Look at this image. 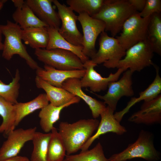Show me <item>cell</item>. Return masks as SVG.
Instances as JSON below:
<instances>
[{"label":"cell","mask_w":161,"mask_h":161,"mask_svg":"<svg viewBox=\"0 0 161 161\" xmlns=\"http://www.w3.org/2000/svg\"><path fill=\"white\" fill-rule=\"evenodd\" d=\"M58 10V14L61 22L58 31L66 41L75 46L82 47L83 36L78 29L76 21L78 16L69 7L61 4L57 0H52Z\"/></svg>","instance_id":"cell-9"},{"label":"cell","mask_w":161,"mask_h":161,"mask_svg":"<svg viewBox=\"0 0 161 161\" xmlns=\"http://www.w3.org/2000/svg\"><path fill=\"white\" fill-rule=\"evenodd\" d=\"M47 28L49 39L46 49H60L69 51L76 55L83 64L89 59L83 53V47L72 44L65 39L56 29L49 27H47Z\"/></svg>","instance_id":"cell-22"},{"label":"cell","mask_w":161,"mask_h":161,"mask_svg":"<svg viewBox=\"0 0 161 161\" xmlns=\"http://www.w3.org/2000/svg\"><path fill=\"white\" fill-rule=\"evenodd\" d=\"M80 100L79 97L75 96L71 101L64 105L56 106L49 103L41 109L38 114L41 129L45 133L51 131L54 124L59 119L62 110L72 104L79 103Z\"/></svg>","instance_id":"cell-21"},{"label":"cell","mask_w":161,"mask_h":161,"mask_svg":"<svg viewBox=\"0 0 161 161\" xmlns=\"http://www.w3.org/2000/svg\"><path fill=\"white\" fill-rule=\"evenodd\" d=\"M34 53L38 59L45 65L56 69L71 70L84 69L80 59L69 51L60 49H35Z\"/></svg>","instance_id":"cell-6"},{"label":"cell","mask_w":161,"mask_h":161,"mask_svg":"<svg viewBox=\"0 0 161 161\" xmlns=\"http://www.w3.org/2000/svg\"><path fill=\"white\" fill-rule=\"evenodd\" d=\"M35 81L37 87L46 92L50 103L56 106L64 105L71 101L75 96L62 88L52 85L36 76Z\"/></svg>","instance_id":"cell-20"},{"label":"cell","mask_w":161,"mask_h":161,"mask_svg":"<svg viewBox=\"0 0 161 161\" xmlns=\"http://www.w3.org/2000/svg\"><path fill=\"white\" fill-rule=\"evenodd\" d=\"M50 136L51 133L35 132L32 140L33 148L30 161H47L48 146Z\"/></svg>","instance_id":"cell-28"},{"label":"cell","mask_w":161,"mask_h":161,"mask_svg":"<svg viewBox=\"0 0 161 161\" xmlns=\"http://www.w3.org/2000/svg\"><path fill=\"white\" fill-rule=\"evenodd\" d=\"M29 158L25 156H17L3 161H29Z\"/></svg>","instance_id":"cell-35"},{"label":"cell","mask_w":161,"mask_h":161,"mask_svg":"<svg viewBox=\"0 0 161 161\" xmlns=\"http://www.w3.org/2000/svg\"><path fill=\"white\" fill-rule=\"evenodd\" d=\"M121 78L117 81L110 82L107 93L103 95L95 94L102 99L107 106L114 111L118 101L123 96L131 97L134 95L132 87V76L133 73L128 69L123 73Z\"/></svg>","instance_id":"cell-11"},{"label":"cell","mask_w":161,"mask_h":161,"mask_svg":"<svg viewBox=\"0 0 161 161\" xmlns=\"http://www.w3.org/2000/svg\"><path fill=\"white\" fill-rule=\"evenodd\" d=\"M49 102L46 94L42 93L30 101L18 102L14 104L16 114V126L19 124L24 117L37 110L43 108L48 104Z\"/></svg>","instance_id":"cell-24"},{"label":"cell","mask_w":161,"mask_h":161,"mask_svg":"<svg viewBox=\"0 0 161 161\" xmlns=\"http://www.w3.org/2000/svg\"><path fill=\"white\" fill-rule=\"evenodd\" d=\"M153 66L155 69L156 75L153 82L144 90L139 93L138 97H132L124 109L114 114L115 118L119 122L121 121L124 115L134 105L142 101L153 99L161 94V78L159 74V68L154 64Z\"/></svg>","instance_id":"cell-19"},{"label":"cell","mask_w":161,"mask_h":161,"mask_svg":"<svg viewBox=\"0 0 161 161\" xmlns=\"http://www.w3.org/2000/svg\"><path fill=\"white\" fill-rule=\"evenodd\" d=\"M0 31L5 37L2 55L3 58L9 61L17 54L24 59L32 69L36 70L40 67L29 55L22 43V29L17 24L7 20L6 24L0 25Z\"/></svg>","instance_id":"cell-3"},{"label":"cell","mask_w":161,"mask_h":161,"mask_svg":"<svg viewBox=\"0 0 161 161\" xmlns=\"http://www.w3.org/2000/svg\"><path fill=\"white\" fill-rule=\"evenodd\" d=\"M36 130V127L19 128L10 132L0 148V161L18 156L25 143L32 141Z\"/></svg>","instance_id":"cell-13"},{"label":"cell","mask_w":161,"mask_h":161,"mask_svg":"<svg viewBox=\"0 0 161 161\" xmlns=\"http://www.w3.org/2000/svg\"><path fill=\"white\" fill-rule=\"evenodd\" d=\"M0 115L2 122L0 125V134L7 137L16 127V112L14 104L0 96Z\"/></svg>","instance_id":"cell-26"},{"label":"cell","mask_w":161,"mask_h":161,"mask_svg":"<svg viewBox=\"0 0 161 161\" xmlns=\"http://www.w3.org/2000/svg\"><path fill=\"white\" fill-rule=\"evenodd\" d=\"M104 0H67L70 8L79 14L86 13L92 17L97 13L103 7Z\"/></svg>","instance_id":"cell-30"},{"label":"cell","mask_w":161,"mask_h":161,"mask_svg":"<svg viewBox=\"0 0 161 161\" xmlns=\"http://www.w3.org/2000/svg\"><path fill=\"white\" fill-rule=\"evenodd\" d=\"M13 19L22 29L30 27H47L25 3L21 9H16L12 14Z\"/></svg>","instance_id":"cell-25"},{"label":"cell","mask_w":161,"mask_h":161,"mask_svg":"<svg viewBox=\"0 0 161 161\" xmlns=\"http://www.w3.org/2000/svg\"><path fill=\"white\" fill-rule=\"evenodd\" d=\"M63 161H109L104 154L103 146L100 142L92 149L75 155H66Z\"/></svg>","instance_id":"cell-31"},{"label":"cell","mask_w":161,"mask_h":161,"mask_svg":"<svg viewBox=\"0 0 161 161\" xmlns=\"http://www.w3.org/2000/svg\"><path fill=\"white\" fill-rule=\"evenodd\" d=\"M129 121L149 125L161 123V94L144 101L140 109L129 118Z\"/></svg>","instance_id":"cell-14"},{"label":"cell","mask_w":161,"mask_h":161,"mask_svg":"<svg viewBox=\"0 0 161 161\" xmlns=\"http://www.w3.org/2000/svg\"><path fill=\"white\" fill-rule=\"evenodd\" d=\"M62 139L57 129L54 127L51 132L47 154V161H63L66 155Z\"/></svg>","instance_id":"cell-27"},{"label":"cell","mask_w":161,"mask_h":161,"mask_svg":"<svg viewBox=\"0 0 161 161\" xmlns=\"http://www.w3.org/2000/svg\"><path fill=\"white\" fill-rule=\"evenodd\" d=\"M21 38L24 43L35 49L47 47L49 34L47 27H30L22 30Z\"/></svg>","instance_id":"cell-23"},{"label":"cell","mask_w":161,"mask_h":161,"mask_svg":"<svg viewBox=\"0 0 161 161\" xmlns=\"http://www.w3.org/2000/svg\"><path fill=\"white\" fill-rule=\"evenodd\" d=\"M44 68L40 67L36 70V76L49 84L59 88H62L64 82L68 79L75 78L80 79L86 72L85 69L61 70L46 65H44Z\"/></svg>","instance_id":"cell-16"},{"label":"cell","mask_w":161,"mask_h":161,"mask_svg":"<svg viewBox=\"0 0 161 161\" xmlns=\"http://www.w3.org/2000/svg\"><path fill=\"white\" fill-rule=\"evenodd\" d=\"M20 78L19 70L17 69L14 77L9 84H5L0 80V96L13 104L17 103L20 87Z\"/></svg>","instance_id":"cell-32"},{"label":"cell","mask_w":161,"mask_h":161,"mask_svg":"<svg viewBox=\"0 0 161 161\" xmlns=\"http://www.w3.org/2000/svg\"><path fill=\"white\" fill-rule=\"evenodd\" d=\"M139 13L134 14L125 21L122 32L116 38L126 51L147 38L148 26L151 16L143 18L139 15Z\"/></svg>","instance_id":"cell-8"},{"label":"cell","mask_w":161,"mask_h":161,"mask_svg":"<svg viewBox=\"0 0 161 161\" xmlns=\"http://www.w3.org/2000/svg\"><path fill=\"white\" fill-rule=\"evenodd\" d=\"M147 38L154 52L161 54V16L160 13H154L150 17L148 28Z\"/></svg>","instance_id":"cell-29"},{"label":"cell","mask_w":161,"mask_h":161,"mask_svg":"<svg viewBox=\"0 0 161 161\" xmlns=\"http://www.w3.org/2000/svg\"><path fill=\"white\" fill-rule=\"evenodd\" d=\"M99 121L96 119H83L72 123L61 122L58 132L64 145L67 155L81 150L97 129Z\"/></svg>","instance_id":"cell-1"},{"label":"cell","mask_w":161,"mask_h":161,"mask_svg":"<svg viewBox=\"0 0 161 161\" xmlns=\"http://www.w3.org/2000/svg\"><path fill=\"white\" fill-rule=\"evenodd\" d=\"M161 12L160 0H146L144 8L139 14L141 17L145 18L150 16L154 13H160Z\"/></svg>","instance_id":"cell-33"},{"label":"cell","mask_w":161,"mask_h":161,"mask_svg":"<svg viewBox=\"0 0 161 161\" xmlns=\"http://www.w3.org/2000/svg\"><path fill=\"white\" fill-rule=\"evenodd\" d=\"M7 1V0H1L0 2V10L3 7L4 4ZM2 34L0 31V50H3V44L2 42Z\"/></svg>","instance_id":"cell-37"},{"label":"cell","mask_w":161,"mask_h":161,"mask_svg":"<svg viewBox=\"0 0 161 161\" xmlns=\"http://www.w3.org/2000/svg\"><path fill=\"white\" fill-rule=\"evenodd\" d=\"M14 5L16 9H21L25 3V1L23 0H12Z\"/></svg>","instance_id":"cell-36"},{"label":"cell","mask_w":161,"mask_h":161,"mask_svg":"<svg viewBox=\"0 0 161 161\" xmlns=\"http://www.w3.org/2000/svg\"><path fill=\"white\" fill-rule=\"evenodd\" d=\"M62 88L75 96L82 99L88 106L94 119L98 118L106 107L104 102L98 100L86 94L82 90L80 79L71 78L67 79L63 84Z\"/></svg>","instance_id":"cell-18"},{"label":"cell","mask_w":161,"mask_h":161,"mask_svg":"<svg viewBox=\"0 0 161 161\" xmlns=\"http://www.w3.org/2000/svg\"><path fill=\"white\" fill-rule=\"evenodd\" d=\"M36 16L48 27L58 30L61 21L52 5V0H27L25 1Z\"/></svg>","instance_id":"cell-17"},{"label":"cell","mask_w":161,"mask_h":161,"mask_svg":"<svg viewBox=\"0 0 161 161\" xmlns=\"http://www.w3.org/2000/svg\"><path fill=\"white\" fill-rule=\"evenodd\" d=\"M97 65L90 59L86 61L83 64L86 70L85 74L80 79L81 87L89 88L93 92H99L106 90L109 83L118 80L120 75L124 72L123 69L119 68L115 73H111L108 77H103L95 69Z\"/></svg>","instance_id":"cell-12"},{"label":"cell","mask_w":161,"mask_h":161,"mask_svg":"<svg viewBox=\"0 0 161 161\" xmlns=\"http://www.w3.org/2000/svg\"><path fill=\"white\" fill-rule=\"evenodd\" d=\"M135 158H141L147 161H157L160 153L155 148L152 134L141 130L136 141L129 144L122 151L112 155L109 161H126Z\"/></svg>","instance_id":"cell-4"},{"label":"cell","mask_w":161,"mask_h":161,"mask_svg":"<svg viewBox=\"0 0 161 161\" xmlns=\"http://www.w3.org/2000/svg\"><path fill=\"white\" fill-rule=\"evenodd\" d=\"M99 41V49L90 60L97 65L103 63L107 68H116L126 50L116 38L109 36L105 31L100 33Z\"/></svg>","instance_id":"cell-7"},{"label":"cell","mask_w":161,"mask_h":161,"mask_svg":"<svg viewBox=\"0 0 161 161\" xmlns=\"http://www.w3.org/2000/svg\"><path fill=\"white\" fill-rule=\"evenodd\" d=\"M114 111L108 106L101 113V120L95 133L88 140L81 149L83 151L89 149L93 142L100 136L108 132L118 135L123 134L127 131L126 128L122 126L114 117Z\"/></svg>","instance_id":"cell-15"},{"label":"cell","mask_w":161,"mask_h":161,"mask_svg":"<svg viewBox=\"0 0 161 161\" xmlns=\"http://www.w3.org/2000/svg\"><path fill=\"white\" fill-rule=\"evenodd\" d=\"M154 50L147 38L127 49L124 57L118 62L116 68L124 71L129 69L133 73L140 72L144 68L153 65Z\"/></svg>","instance_id":"cell-5"},{"label":"cell","mask_w":161,"mask_h":161,"mask_svg":"<svg viewBox=\"0 0 161 161\" xmlns=\"http://www.w3.org/2000/svg\"><path fill=\"white\" fill-rule=\"evenodd\" d=\"M129 2L137 12H140L145 5L146 0H128Z\"/></svg>","instance_id":"cell-34"},{"label":"cell","mask_w":161,"mask_h":161,"mask_svg":"<svg viewBox=\"0 0 161 161\" xmlns=\"http://www.w3.org/2000/svg\"><path fill=\"white\" fill-rule=\"evenodd\" d=\"M78 20L81 25L83 33V52L91 59L96 52V40L99 35L105 31V24L84 13L79 14Z\"/></svg>","instance_id":"cell-10"},{"label":"cell","mask_w":161,"mask_h":161,"mask_svg":"<svg viewBox=\"0 0 161 161\" xmlns=\"http://www.w3.org/2000/svg\"><path fill=\"white\" fill-rule=\"evenodd\" d=\"M128 0H105L99 12L92 17L105 24V31L114 37L121 30L125 21L137 12Z\"/></svg>","instance_id":"cell-2"}]
</instances>
